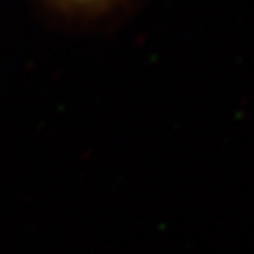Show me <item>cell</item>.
Returning a JSON list of instances; mask_svg holds the SVG:
<instances>
[{
	"label": "cell",
	"mask_w": 254,
	"mask_h": 254,
	"mask_svg": "<svg viewBox=\"0 0 254 254\" xmlns=\"http://www.w3.org/2000/svg\"><path fill=\"white\" fill-rule=\"evenodd\" d=\"M65 2H71V4L76 5H103L111 2V0H65Z\"/></svg>",
	"instance_id": "6da1fadb"
}]
</instances>
